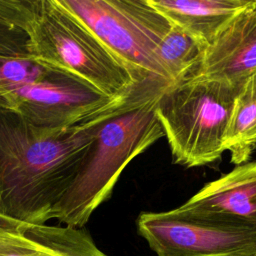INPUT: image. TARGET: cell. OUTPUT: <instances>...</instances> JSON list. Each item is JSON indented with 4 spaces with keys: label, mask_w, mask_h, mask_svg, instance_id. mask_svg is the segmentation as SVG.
<instances>
[{
    "label": "cell",
    "mask_w": 256,
    "mask_h": 256,
    "mask_svg": "<svg viewBox=\"0 0 256 256\" xmlns=\"http://www.w3.org/2000/svg\"><path fill=\"white\" fill-rule=\"evenodd\" d=\"M114 102L64 129L34 126L0 107V214L34 225L53 219Z\"/></svg>",
    "instance_id": "cell-1"
},
{
    "label": "cell",
    "mask_w": 256,
    "mask_h": 256,
    "mask_svg": "<svg viewBox=\"0 0 256 256\" xmlns=\"http://www.w3.org/2000/svg\"><path fill=\"white\" fill-rule=\"evenodd\" d=\"M168 84L144 79L108 110L53 219L83 228L112 194L126 166L164 136L155 113L158 96Z\"/></svg>",
    "instance_id": "cell-2"
},
{
    "label": "cell",
    "mask_w": 256,
    "mask_h": 256,
    "mask_svg": "<svg viewBox=\"0 0 256 256\" xmlns=\"http://www.w3.org/2000/svg\"><path fill=\"white\" fill-rule=\"evenodd\" d=\"M239 86L194 76L163 89L155 113L174 163L197 167L221 158L226 151L225 139Z\"/></svg>",
    "instance_id": "cell-3"
},
{
    "label": "cell",
    "mask_w": 256,
    "mask_h": 256,
    "mask_svg": "<svg viewBox=\"0 0 256 256\" xmlns=\"http://www.w3.org/2000/svg\"><path fill=\"white\" fill-rule=\"evenodd\" d=\"M28 33L30 56L82 79L108 97H124L144 80L120 62L60 0L35 1Z\"/></svg>",
    "instance_id": "cell-4"
},
{
    "label": "cell",
    "mask_w": 256,
    "mask_h": 256,
    "mask_svg": "<svg viewBox=\"0 0 256 256\" xmlns=\"http://www.w3.org/2000/svg\"><path fill=\"white\" fill-rule=\"evenodd\" d=\"M138 78L173 84L157 49L172 24L147 0H60Z\"/></svg>",
    "instance_id": "cell-5"
},
{
    "label": "cell",
    "mask_w": 256,
    "mask_h": 256,
    "mask_svg": "<svg viewBox=\"0 0 256 256\" xmlns=\"http://www.w3.org/2000/svg\"><path fill=\"white\" fill-rule=\"evenodd\" d=\"M139 235L157 256H252L256 230L183 215L175 209L142 212Z\"/></svg>",
    "instance_id": "cell-6"
},
{
    "label": "cell",
    "mask_w": 256,
    "mask_h": 256,
    "mask_svg": "<svg viewBox=\"0 0 256 256\" xmlns=\"http://www.w3.org/2000/svg\"><path fill=\"white\" fill-rule=\"evenodd\" d=\"M117 99L58 69L40 81L0 90L1 108L16 112L34 126L47 129L79 124Z\"/></svg>",
    "instance_id": "cell-7"
},
{
    "label": "cell",
    "mask_w": 256,
    "mask_h": 256,
    "mask_svg": "<svg viewBox=\"0 0 256 256\" xmlns=\"http://www.w3.org/2000/svg\"><path fill=\"white\" fill-rule=\"evenodd\" d=\"M175 210L200 220L256 230V161L236 165Z\"/></svg>",
    "instance_id": "cell-8"
},
{
    "label": "cell",
    "mask_w": 256,
    "mask_h": 256,
    "mask_svg": "<svg viewBox=\"0 0 256 256\" xmlns=\"http://www.w3.org/2000/svg\"><path fill=\"white\" fill-rule=\"evenodd\" d=\"M0 256H108L84 228L34 225L0 214Z\"/></svg>",
    "instance_id": "cell-9"
},
{
    "label": "cell",
    "mask_w": 256,
    "mask_h": 256,
    "mask_svg": "<svg viewBox=\"0 0 256 256\" xmlns=\"http://www.w3.org/2000/svg\"><path fill=\"white\" fill-rule=\"evenodd\" d=\"M256 69V0H252L205 49L196 76L239 86Z\"/></svg>",
    "instance_id": "cell-10"
},
{
    "label": "cell",
    "mask_w": 256,
    "mask_h": 256,
    "mask_svg": "<svg viewBox=\"0 0 256 256\" xmlns=\"http://www.w3.org/2000/svg\"><path fill=\"white\" fill-rule=\"evenodd\" d=\"M206 48L252 0H147Z\"/></svg>",
    "instance_id": "cell-11"
},
{
    "label": "cell",
    "mask_w": 256,
    "mask_h": 256,
    "mask_svg": "<svg viewBox=\"0 0 256 256\" xmlns=\"http://www.w3.org/2000/svg\"><path fill=\"white\" fill-rule=\"evenodd\" d=\"M225 148L230 153L231 162L236 165L247 162L256 150V69L239 86L230 115Z\"/></svg>",
    "instance_id": "cell-12"
},
{
    "label": "cell",
    "mask_w": 256,
    "mask_h": 256,
    "mask_svg": "<svg viewBox=\"0 0 256 256\" xmlns=\"http://www.w3.org/2000/svg\"><path fill=\"white\" fill-rule=\"evenodd\" d=\"M206 47L181 28L172 25L157 49L158 58L173 83L196 76Z\"/></svg>",
    "instance_id": "cell-13"
},
{
    "label": "cell",
    "mask_w": 256,
    "mask_h": 256,
    "mask_svg": "<svg viewBox=\"0 0 256 256\" xmlns=\"http://www.w3.org/2000/svg\"><path fill=\"white\" fill-rule=\"evenodd\" d=\"M36 0H0V55L30 56L29 25Z\"/></svg>",
    "instance_id": "cell-14"
},
{
    "label": "cell",
    "mask_w": 256,
    "mask_h": 256,
    "mask_svg": "<svg viewBox=\"0 0 256 256\" xmlns=\"http://www.w3.org/2000/svg\"><path fill=\"white\" fill-rule=\"evenodd\" d=\"M55 70L56 68L32 56L0 55V90L14 89L40 81Z\"/></svg>",
    "instance_id": "cell-15"
},
{
    "label": "cell",
    "mask_w": 256,
    "mask_h": 256,
    "mask_svg": "<svg viewBox=\"0 0 256 256\" xmlns=\"http://www.w3.org/2000/svg\"><path fill=\"white\" fill-rule=\"evenodd\" d=\"M252 256H256V251L253 253V255H252Z\"/></svg>",
    "instance_id": "cell-16"
}]
</instances>
